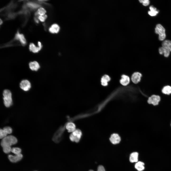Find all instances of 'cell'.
Listing matches in <instances>:
<instances>
[{
	"label": "cell",
	"instance_id": "obj_1",
	"mask_svg": "<svg viewBox=\"0 0 171 171\" xmlns=\"http://www.w3.org/2000/svg\"><path fill=\"white\" fill-rule=\"evenodd\" d=\"M17 142V140L16 137L12 135H8L2 139L1 145L2 147L5 146H11L15 144Z\"/></svg>",
	"mask_w": 171,
	"mask_h": 171
},
{
	"label": "cell",
	"instance_id": "obj_2",
	"mask_svg": "<svg viewBox=\"0 0 171 171\" xmlns=\"http://www.w3.org/2000/svg\"><path fill=\"white\" fill-rule=\"evenodd\" d=\"M3 95L4 105L6 107H10L13 103L11 92L9 90H5L3 91Z\"/></svg>",
	"mask_w": 171,
	"mask_h": 171
},
{
	"label": "cell",
	"instance_id": "obj_3",
	"mask_svg": "<svg viewBox=\"0 0 171 171\" xmlns=\"http://www.w3.org/2000/svg\"><path fill=\"white\" fill-rule=\"evenodd\" d=\"M82 135L81 131L80 129L77 128L70 134L69 136V139L72 142L78 143L80 140Z\"/></svg>",
	"mask_w": 171,
	"mask_h": 171
},
{
	"label": "cell",
	"instance_id": "obj_4",
	"mask_svg": "<svg viewBox=\"0 0 171 171\" xmlns=\"http://www.w3.org/2000/svg\"><path fill=\"white\" fill-rule=\"evenodd\" d=\"M155 32L159 35L158 39L161 41H163L166 38L165 29L161 24H157L155 28Z\"/></svg>",
	"mask_w": 171,
	"mask_h": 171
},
{
	"label": "cell",
	"instance_id": "obj_5",
	"mask_svg": "<svg viewBox=\"0 0 171 171\" xmlns=\"http://www.w3.org/2000/svg\"><path fill=\"white\" fill-rule=\"evenodd\" d=\"M161 98L159 96L153 95L149 97L147 102L149 104L156 105L158 104Z\"/></svg>",
	"mask_w": 171,
	"mask_h": 171
},
{
	"label": "cell",
	"instance_id": "obj_6",
	"mask_svg": "<svg viewBox=\"0 0 171 171\" xmlns=\"http://www.w3.org/2000/svg\"><path fill=\"white\" fill-rule=\"evenodd\" d=\"M12 131L11 128L9 126L4 127L3 129L0 130V138L2 139L7 136L8 134L11 133Z\"/></svg>",
	"mask_w": 171,
	"mask_h": 171
},
{
	"label": "cell",
	"instance_id": "obj_7",
	"mask_svg": "<svg viewBox=\"0 0 171 171\" xmlns=\"http://www.w3.org/2000/svg\"><path fill=\"white\" fill-rule=\"evenodd\" d=\"M20 88L23 90L27 91L31 88V84L30 82L28 80H22L19 84Z\"/></svg>",
	"mask_w": 171,
	"mask_h": 171
},
{
	"label": "cell",
	"instance_id": "obj_8",
	"mask_svg": "<svg viewBox=\"0 0 171 171\" xmlns=\"http://www.w3.org/2000/svg\"><path fill=\"white\" fill-rule=\"evenodd\" d=\"M38 46H36L33 43H31L29 46V49L30 51L34 53H37L39 52L42 49V45L40 42H38Z\"/></svg>",
	"mask_w": 171,
	"mask_h": 171
},
{
	"label": "cell",
	"instance_id": "obj_9",
	"mask_svg": "<svg viewBox=\"0 0 171 171\" xmlns=\"http://www.w3.org/2000/svg\"><path fill=\"white\" fill-rule=\"evenodd\" d=\"M22 157L23 155L21 153L15 155L14 156L10 155L8 156V159L10 161L14 163L19 161Z\"/></svg>",
	"mask_w": 171,
	"mask_h": 171
},
{
	"label": "cell",
	"instance_id": "obj_10",
	"mask_svg": "<svg viewBox=\"0 0 171 171\" xmlns=\"http://www.w3.org/2000/svg\"><path fill=\"white\" fill-rule=\"evenodd\" d=\"M142 76V74L140 73L135 72L132 76V80L133 83L137 84L140 81Z\"/></svg>",
	"mask_w": 171,
	"mask_h": 171
},
{
	"label": "cell",
	"instance_id": "obj_11",
	"mask_svg": "<svg viewBox=\"0 0 171 171\" xmlns=\"http://www.w3.org/2000/svg\"><path fill=\"white\" fill-rule=\"evenodd\" d=\"M15 38L18 40L23 45H25L26 44V40L24 35L23 34L20 33L18 31L15 34Z\"/></svg>",
	"mask_w": 171,
	"mask_h": 171
},
{
	"label": "cell",
	"instance_id": "obj_12",
	"mask_svg": "<svg viewBox=\"0 0 171 171\" xmlns=\"http://www.w3.org/2000/svg\"><path fill=\"white\" fill-rule=\"evenodd\" d=\"M110 140L112 144H116L119 142L121 140V138L117 134L114 133L111 136Z\"/></svg>",
	"mask_w": 171,
	"mask_h": 171
},
{
	"label": "cell",
	"instance_id": "obj_13",
	"mask_svg": "<svg viewBox=\"0 0 171 171\" xmlns=\"http://www.w3.org/2000/svg\"><path fill=\"white\" fill-rule=\"evenodd\" d=\"M29 66L30 69L33 71H37L40 68L39 64L36 61L30 62L29 63Z\"/></svg>",
	"mask_w": 171,
	"mask_h": 171
},
{
	"label": "cell",
	"instance_id": "obj_14",
	"mask_svg": "<svg viewBox=\"0 0 171 171\" xmlns=\"http://www.w3.org/2000/svg\"><path fill=\"white\" fill-rule=\"evenodd\" d=\"M158 52L160 54L163 55L165 57H166L169 56L170 52L168 50L162 46L159 48Z\"/></svg>",
	"mask_w": 171,
	"mask_h": 171
},
{
	"label": "cell",
	"instance_id": "obj_15",
	"mask_svg": "<svg viewBox=\"0 0 171 171\" xmlns=\"http://www.w3.org/2000/svg\"><path fill=\"white\" fill-rule=\"evenodd\" d=\"M60 29V27L58 24H52L49 28V30L52 33H57L59 32Z\"/></svg>",
	"mask_w": 171,
	"mask_h": 171
},
{
	"label": "cell",
	"instance_id": "obj_16",
	"mask_svg": "<svg viewBox=\"0 0 171 171\" xmlns=\"http://www.w3.org/2000/svg\"><path fill=\"white\" fill-rule=\"evenodd\" d=\"M150 11L148 12V14L151 16H156L159 13V11L153 5H151L149 7Z\"/></svg>",
	"mask_w": 171,
	"mask_h": 171
},
{
	"label": "cell",
	"instance_id": "obj_17",
	"mask_svg": "<svg viewBox=\"0 0 171 171\" xmlns=\"http://www.w3.org/2000/svg\"><path fill=\"white\" fill-rule=\"evenodd\" d=\"M121 77V78L120 80V83L124 86H126L128 85L130 82V79L129 77L125 75H122Z\"/></svg>",
	"mask_w": 171,
	"mask_h": 171
},
{
	"label": "cell",
	"instance_id": "obj_18",
	"mask_svg": "<svg viewBox=\"0 0 171 171\" xmlns=\"http://www.w3.org/2000/svg\"><path fill=\"white\" fill-rule=\"evenodd\" d=\"M161 91L164 94L170 95L171 94V86L167 85L164 86L162 89Z\"/></svg>",
	"mask_w": 171,
	"mask_h": 171
},
{
	"label": "cell",
	"instance_id": "obj_19",
	"mask_svg": "<svg viewBox=\"0 0 171 171\" xmlns=\"http://www.w3.org/2000/svg\"><path fill=\"white\" fill-rule=\"evenodd\" d=\"M162 46L167 49L171 52V41L169 40H165L162 43Z\"/></svg>",
	"mask_w": 171,
	"mask_h": 171
},
{
	"label": "cell",
	"instance_id": "obj_20",
	"mask_svg": "<svg viewBox=\"0 0 171 171\" xmlns=\"http://www.w3.org/2000/svg\"><path fill=\"white\" fill-rule=\"evenodd\" d=\"M138 153L137 152H134L131 153L130 156L129 160L132 163L137 162Z\"/></svg>",
	"mask_w": 171,
	"mask_h": 171
},
{
	"label": "cell",
	"instance_id": "obj_21",
	"mask_svg": "<svg viewBox=\"0 0 171 171\" xmlns=\"http://www.w3.org/2000/svg\"><path fill=\"white\" fill-rule=\"evenodd\" d=\"M110 80V78L107 75H105L102 76L101 79V82L102 85L104 86H106L108 84V82Z\"/></svg>",
	"mask_w": 171,
	"mask_h": 171
},
{
	"label": "cell",
	"instance_id": "obj_22",
	"mask_svg": "<svg viewBox=\"0 0 171 171\" xmlns=\"http://www.w3.org/2000/svg\"><path fill=\"white\" fill-rule=\"evenodd\" d=\"M144 164L143 162H138L136 163L135 166V168L139 171H142L145 168Z\"/></svg>",
	"mask_w": 171,
	"mask_h": 171
},
{
	"label": "cell",
	"instance_id": "obj_23",
	"mask_svg": "<svg viewBox=\"0 0 171 171\" xmlns=\"http://www.w3.org/2000/svg\"><path fill=\"white\" fill-rule=\"evenodd\" d=\"M46 13V11L43 8L40 7L38 9L35 14L36 15L44 16L45 14Z\"/></svg>",
	"mask_w": 171,
	"mask_h": 171
},
{
	"label": "cell",
	"instance_id": "obj_24",
	"mask_svg": "<svg viewBox=\"0 0 171 171\" xmlns=\"http://www.w3.org/2000/svg\"><path fill=\"white\" fill-rule=\"evenodd\" d=\"M11 152L15 155L21 153V149L18 147H13L12 148Z\"/></svg>",
	"mask_w": 171,
	"mask_h": 171
},
{
	"label": "cell",
	"instance_id": "obj_25",
	"mask_svg": "<svg viewBox=\"0 0 171 171\" xmlns=\"http://www.w3.org/2000/svg\"><path fill=\"white\" fill-rule=\"evenodd\" d=\"M2 148L4 152L6 153H8L11 152L12 148L11 146H5Z\"/></svg>",
	"mask_w": 171,
	"mask_h": 171
},
{
	"label": "cell",
	"instance_id": "obj_26",
	"mask_svg": "<svg viewBox=\"0 0 171 171\" xmlns=\"http://www.w3.org/2000/svg\"><path fill=\"white\" fill-rule=\"evenodd\" d=\"M27 4L29 7L34 9L37 8L39 6L38 4L32 2L28 3Z\"/></svg>",
	"mask_w": 171,
	"mask_h": 171
},
{
	"label": "cell",
	"instance_id": "obj_27",
	"mask_svg": "<svg viewBox=\"0 0 171 171\" xmlns=\"http://www.w3.org/2000/svg\"><path fill=\"white\" fill-rule=\"evenodd\" d=\"M47 17V15L45 14L44 16L39 15L38 18L41 22H44Z\"/></svg>",
	"mask_w": 171,
	"mask_h": 171
},
{
	"label": "cell",
	"instance_id": "obj_28",
	"mask_svg": "<svg viewBox=\"0 0 171 171\" xmlns=\"http://www.w3.org/2000/svg\"><path fill=\"white\" fill-rule=\"evenodd\" d=\"M139 1L140 3H142L143 5L144 6L148 5L150 3L149 0H140Z\"/></svg>",
	"mask_w": 171,
	"mask_h": 171
},
{
	"label": "cell",
	"instance_id": "obj_29",
	"mask_svg": "<svg viewBox=\"0 0 171 171\" xmlns=\"http://www.w3.org/2000/svg\"><path fill=\"white\" fill-rule=\"evenodd\" d=\"M89 171H94L93 170H90ZM97 171H105L104 167L102 165L99 166L97 168Z\"/></svg>",
	"mask_w": 171,
	"mask_h": 171
},
{
	"label": "cell",
	"instance_id": "obj_30",
	"mask_svg": "<svg viewBox=\"0 0 171 171\" xmlns=\"http://www.w3.org/2000/svg\"><path fill=\"white\" fill-rule=\"evenodd\" d=\"M34 20L35 21L36 23H38V20L36 18H35L34 19Z\"/></svg>",
	"mask_w": 171,
	"mask_h": 171
},
{
	"label": "cell",
	"instance_id": "obj_31",
	"mask_svg": "<svg viewBox=\"0 0 171 171\" xmlns=\"http://www.w3.org/2000/svg\"><path fill=\"white\" fill-rule=\"evenodd\" d=\"M2 23H3V22H2V20H1V19H0V25H1V24H2Z\"/></svg>",
	"mask_w": 171,
	"mask_h": 171
},
{
	"label": "cell",
	"instance_id": "obj_32",
	"mask_svg": "<svg viewBox=\"0 0 171 171\" xmlns=\"http://www.w3.org/2000/svg\"></svg>",
	"mask_w": 171,
	"mask_h": 171
}]
</instances>
